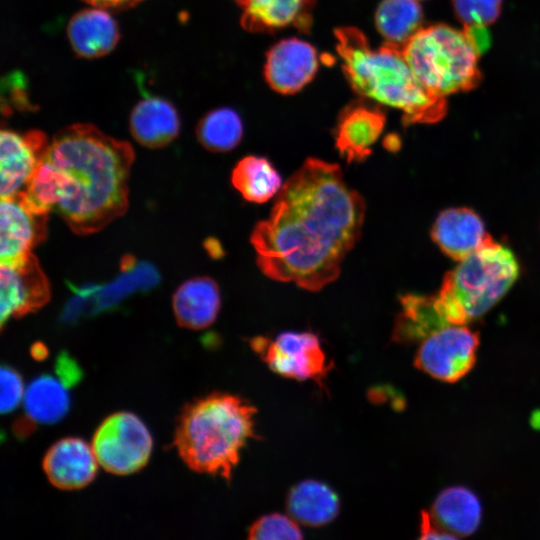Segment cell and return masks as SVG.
<instances>
[{
    "label": "cell",
    "instance_id": "1",
    "mask_svg": "<svg viewBox=\"0 0 540 540\" xmlns=\"http://www.w3.org/2000/svg\"><path fill=\"white\" fill-rule=\"evenodd\" d=\"M365 212L363 197L337 164L307 158L251 233L259 269L275 281L323 289L339 277L360 238Z\"/></svg>",
    "mask_w": 540,
    "mask_h": 540
},
{
    "label": "cell",
    "instance_id": "2",
    "mask_svg": "<svg viewBox=\"0 0 540 540\" xmlns=\"http://www.w3.org/2000/svg\"><path fill=\"white\" fill-rule=\"evenodd\" d=\"M44 157L56 183L54 210L73 232L96 233L126 212L134 161L128 142L77 123L54 135Z\"/></svg>",
    "mask_w": 540,
    "mask_h": 540
},
{
    "label": "cell",
    "instance_id": "3",
    "mask_svg": "<svg viewBox=\"0 0 540 540\" xmlns=\"http://www.w3.org/2000/svg\"><path fill=\"white\" fill-rule=\"evenodd\" d=\"M335 36L345 77L360 96L401 110L405 125L435 123L446 115V99L424 87L401 48L385 43L373 49L354 27L338 28Z\"/></svg>",
    "mask_w": 540,
    "mask_h": 540
},
{
    "label": "cell",
    "instance_id": "4",
    "mask_svg": "<svg viewBox=\"0 0 540 540\" xmlns=\"http://www.w3.org/2000/svg\"><path fill=\"white\" fill-rule=\"evenodd\" d=\"M256 408L243 398L214 392L183 409L174 444L193 471L230 480L248 441L255 438Z\"/></svg>",
    "mask_w": 540,
    "mask_h": 540
},
{
    "label": "cell",
    "instance_id": "5",
    "mask_svg": "<svg viewBox=\"0 0 540 540\" xmlns=\"http://www.w3.org/2000/svg\"><path fill=\"white\" fill-rule=\"evenodd\" d=\"M518 276L514 253L491 237L445 275L436 299L449 325H464L493 307Z\"/></svg>",
    "mask_w": 540,
    "mask_h": 540
},
{
    "label": "cell",
    "instance_id": "6",
    "mask_svg": "<svg viewBox=\"0 0 540 540\" xmlns=\"http://www.w3.org/2000/svg\"><path fill=\"white\" fill-rule=\"evenodd\" d=\"M401 51L417 78L434 96L446 98L480 84V54L464 30L446 24L421 28Z\"/></svg>",
    "mask_w": 540,
    "mask_h": 540
},
{
    "label": "cell",
    "instance_id": "7",
    "mask_svg": "<svg viewBox=\"0 0 540 540\" xmlns=\"http://www.w3.org/2000/svg\"><path fill=\"white\" fill-rule=\"evenodd\" d=\"M152 436L142 420L131 412H117L97 428L92 449L107 472L124 476L138 472L150 459Z\"/></svg>",
    "mask_w": 540,
    "mask_h": 540
},
{
    "label": "cell",
    "instance_id": "8",
    "mask_svg": "<svg viewBox=\"0 0 540 540\" xmlns=\"http://www.w3.org/2000/svg\"><path fill=\"white\" fill-rule=\"evenodd\" d=\"M251 347L270 370L286 378L321 384L330 369L321 341L312 332L286 331L274 339L256 337Z\"/></svg>",
    "mask_w": 540,
    "mask_h": 540
},
{
    "label": "cell",
    "instance_id": "9",
    "mask_svg": "<svg viewBox=\"0 0 540 540\" xmlns=\"http://www.w3.org/2000/svg\"><path fill=\"white\" fill-rule=\"evenodd\" d=\"M478 346L477 332L463 325H449L421 341L414 364L437 380L453 383L473 368Z\"/></svg>",
    "mask_w": 540,
    "mask_h": 540
},
{
    "label": "cell",
    "instance_id": "10",
    "mask_svg": "<svg viewBox=\"0 0 540 540\" xmlns=\"http://www.w3.org/2000/svg\"><path fill=\"white\" fill-rule=\"evenodd\" d=\"M0 318L3 327L43 307L50 299V286L38 259L32 254L0 265Z\"/></svg>",
    "mask_w": 540,
    "mask_h": 540
},
{
    "label": "cell",
    "instance_id": "11",
    "mask_svg": "<svg viewBox=\"0 0 540 540\" xmlns=\"http://www.w3.org/2000/svg\"><path fill=\"white\" fill-rule=\"evenodd\" d=\"M50 141L39 130L19 133L2 129L0 134V195L13 197L24 190Z\"/></svg>",
    "mask_w": 540,
    "mask_h": 540
},
{
    "label": "cell",
    "instance_id": "12",
    "mask_svg": "<svg viewBox=\"0 0 540 540\" xmlns=\"http://www.w3.org/2000/svg\"><path fill=\"white\" fill-rule=\"evenodd\" d=\"M318 58L306 41L289 38L272 46L266 54L264 76L269 86L281 94H294L315 76Z\"/></svg>",
    "mask_w": 540,
    "mask_h": 540
},
{
    "label": "cell",
    "instance_id": "13",
    "mask_svg": "<svg viewBox=\"0 0 540 540\" xmlns=\"http://www.w3.org/2000/svg\"><path fill=\"white\" fill-rule=\"evenodd\" d=\"M48 214L31 210L20 194L1 198L0 260L1 263L22 258L47 236Z\"/></svg>",
    "mask_w": 540,
    "mask_h": 540
},
{
    "label": "cell",
    "instance_id": "14",
    "mask_svg": "<svg viewBox=\"0 0 540 540\" xmlns=\"http://www.w3.org/2000/svg\"><path fill=\"white\" fill-rule=\"evenodd\" d=\"M98 461L85 441L69 437L56 442L43 458L42 467L49 482L61 490H77L96 476Z\"/></svg>",
    "mask_w": 540,
    "mask_h": 540
},
{
    "label": "cell",
    "instance_id": "15",
    "mask_svg": "<svg viewBox=\"0 0 540 540\" xmlns=\"http://www.w3.org/2000/svg\"><path fill=\"white\" fill-rule=\"evenodd\" d=\"M385 114L376 106L354 103L339 115L335 130V145L348 163L364 161L385 126Z\"/></svg>",
    "mask_w": 540,
    "mask_h": 540
},
{
    "label": "cell",
    "instance_id": "16",
    "mask_svg": "<svg viewBox=\"0 0 540 540\" xmlns=\"http://www.w3.org/2000/svg\"><path fill=\"white\" fill-rule=\"evenodd\" d=\"M431 238L444 254L460 261L484 245L491 236L475 211L457 207L438 214L432 225Z\"/></svg>",
    "mask_w": 540,
    "mask_h": 540
},
{
    "label": "cell",
    "instance_id": "17",
    "mask_svg": "<svg viewBox=\"0 0 540 540\" xmlns=\"http://www.w3.org/2000/svg\"><path fill=\"white\" fill-rule=\"evenodd\" d=\"M242 10L241 25L250 32L294 27L307 33L315 0H234Z\"/></svg>",
    "mask_w": 540,
    "mask_h": 540
},
{
    "label": "cell",
    "instance_id": "18",
    "mask_svg": "<svg viewBox=\"0 0 540 540\" xmlns=\"http://www.w3.org/2000/svg\"><path fill=\"white\" fill-rule=\"evenodd\" d=\"M66 32L73 52L84 59L109 54L120 38L118 24L110 11L95 6L73 14Z\"/></svg>",
    "mask_w": 540,
    "mask_h": 540
},
{
    "label": "cell",
    "instance_id": "19",
    "mask_svg": "<svg viewBox=\"0 0 540 540\" xmlns=\"http://www.w3.org/2000/svg\"><path fill=\"white\" fill-rule=\"evenodd\" d=\"M221 298L218 284L210 277H194L175 291L172 307L177 323L188 329L200 330L216 320Z\"/></svg>",
    "mask_w": 540,
    "mask_h": 540
},
{
    "label": "cell",
    "instance_id": "20",
    "mask_svg": "<svg viewBox=\"0 0 540 540\" xmlns=\"http://www.w3.org/2000/svg\"><path fill=\"white\" fill-rule=\"evenodd\" d=\"M129 129L133 138L148 148H161L178 135L180 120L174 106L159 97L140 100L132 109Z\"/></svg>",
    "mask_w": 540,
    "mask_h": 540
},
{
    "label": "cell",
    "instance_id": "21",
    "mask_svg": "<svg viewBox=\"0 0 540 540\" xmlns=\"http://www.w3.org/2000/svg\"><path fill=\"white\" fill-rule=\"evenodd\" d=\"M481 515L482 508L478 497L462 486L441 491L430 512L433 522L455 538L473 534L479 527Z\"/></svg>",
    "mask_w": 540,
    "mask_h": 540
},
{
    "label": "cell",
    "instance_id": "22",
    "mask_svg": "<svg viewBox=\"0 0 540 540\" xmlns=\"http://www.w3.org/2000/svg\"><path fill=\"white\" fill-rule=\"evenodd\" d=\"M289 515L310 527H320L332 522L340 510L337 493L327 484L307 479L293 486L286 500Z\"/></svg>",
    "mask_w": 540,
    "mask_h": 540
},
{
    "label": "cell",
    "instance_id": "23",
    "mask_svg": "<svg viewBox=\"0 0 540 540\" xmlns=\"http://www.w3.org/2000/svg\"><path fill=\"white\" fill-rule=\"evenodd\" d=\"M402 310L394 327V340L422 341L435 331L449 326L435 296L406 294L400 299Z\"/></svg>",
    "mask_w": 540,
    "mask_h": 540
},
{
    "label": "cell",
    "instance_id": "24",
    "mask_svg": "<svg viewBox=\"0 0 540 540\" xmlns=\"http://www.w3.org/2000/svg\"><path fill=\"white\" fill-rule=\"evenodd\" d=\"M231 183L241 196L252 203L262 204L276 196L283 186L282 178L265 157H243L232 170Z\"/></svg>",
    "mask_w": 540,
    "mask_h": 540
},
{
    "label": "cell",
    "instance_id": "25",
    "mask_svg": "<svg viewBox=\"0 0 540 540\" xmlns=\"http://www.w3.org/2000/svg\"><path fill=\"white\" fill-rule=\"evenodd\" d=\"M69 386L62 378L42 375L33 380L24 394V408L33 422L53 424L69 411Z\"/></svg>",
    "mask_w": 540,
    "mask_h": 540
},
{
    "label": "cell",
    "instance_id": "26",
    "mask_svg": "<svg viewBox=\"0 0 540 540\" xmlns=\"http://www.w3.org/2000/svg\"><path fill=\"white\" fill-rule=\"evenodd\" d=\"M423 9L419 0H382L375 24L385 43L402 48L421 28Z\"/></svg>",
    "mask_w": 540,
    "mask_h": 540
},
{
    "label": "cell",
    "instance_id": "27",
    "mask_svg": "<svg viewBox=\"0 0 540 540\" xmlns=\"http://www.w3.org/2000/svg\"><path fill=\"white\" fill-rule=\"evenodd\" d=\"M122 272L121 276L105 286L89 285L84 290L88 313L110 308L134 291L149 289L159 281L157 271L148 263L135 264Z\"/></svg>",
    "mask_w": 540,
    "mask_h": 540
},
{
    "label": "cell",
    "instance_id": "28",
    "mask_svg": "<svg viewBox=\"0 0 540 540\" xmlns=\"http://www.w3.org/2000/svg\"><path fill=\"white\" fill-rule=\"evenodd\" d=\"M196 134L205 149L212 152H227L240 143L243 123L235 110L227 107L218 108L201 118Z\"/></svg>",
    "mask_w": 540,
    "mask_h": 540
},
{
    "label": "cell",
    "instance_id": "29",
    "mask_svg": "<svg viewBox=\"0 0 540 540\" xmlns=\"http://www.w3.org/2000/svg\"><path fill=\"white\" fill-rule=\"evenodd\" d=\"M249 539H302L303 534L298 522L292 517L280 513H271L258 518L248 530Z\"/></svg>",
    "mask_w": 540,
    "mask_h": 540
},
{
    "label": "cell",
    "instance_id": "30",
    "mask_svg": "<svg viewBox=\"0 0 540 540\" xmlns=\"http://www.w3.org/2000/svg\"><path fill=\"white\" fill-rule=\"evenodd\" d=\"M451 3L464 27H487L498 19L503 0H451Z\"/></svg>",
    "mask_w": 540,
    "mask_h": 540
},
{
    "label": "cell",
    "instance_id": "31",
    "mask_svg": "<svg viewBox=\"0 0 540 540\" xmlns=\"http://www.w3.org/2000/svg\"><path fill=\"white\" fill-rule=\"evenodd\" d=\"M23 381L17 371L9 366L1 368V412H12L24 398Z\"/></svg>",
    "mask_w": 540,
    "mask_h": 540
},
{
    "label": "cell",
    "instance_id": "32",
    "mask_svg": "<svg viewBox=\"0 0 540 540\" xmlns=\"http://www.w3.org/2000/svg\"><path fill=\"white\" fill-rule=\"evenodd\" d=\"M421 539H455L454 536L440 529L432 520L430 513L421 512L420 522Z\"/></svg>",
    "mask_w": 540,
    "mask_h": 540
},
{
    "label": "cell",
    "instance_id": "33",
    "mask_svg": "<svg viewBox=\"0 0 540 540\" xmlns=\"http://www.w3.org/2000/svg\"><path fill=\"white\" fill-rule=\"evenodd\" d=\"M90 6L100 7L109 11L130 9L144 0H82Z\"/></svg>",
    "mask_w": 540,
    "mask_h": 540
}]
</instances>
